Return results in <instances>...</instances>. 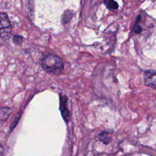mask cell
<instances>
[{
	"label": "cell",
	"instance_id": "obj_8",
	"mask_svg": "<svg viewBox=\"0 0 156 156\" xmlns=\"http://www.w3.org/2000/svg\"><path fill=\"white\" fill-rule=\"evenodd\" d=\"M104 3L109 9H117L119 6L117 2L114 0H104Z\"/></svg>",
	"mask_w": 156,
	"mask_h": 156
},
{
	"label": "cell",
	"instance_id": "obj_9",
	"mask_svg": "<svg viewBox=\"0 0 156 156\" xmlns=\"http://www.w3.org/2000/svg\"><path fill=\"white\" fill-rule=\"evenodd\" d=\"M20 116H21V114H20V113H18V114L15 116L14 119H13V121H12V124H11V126H10V132L15 127L16 125L17 124V123H18V121H19V119H20Z\"/></svg>",
	"mask_w": 156,
	"mask_h": 156
},
{
	"label": "cell",
	"instance_id": "obj_7",
	"mask_svg": "<svg viewBox=\"0 0 156 156\" xmlns=\"http://www.w3.org/2000/svg\"><path fill=\"white\" fill-rule=\"evenodd\" d=\"M12 110L9 108L6 107H1V121H5L9 115L11 113Z\"/></svg>",
	"mask_w": 156,
	"mask_h": 156
},
{
	"label": "cell",
	"instance_id": "obj_3",
	"mask_svg": "<svg viewBox=\"0 0 156 156\" xmlns=\"http://www.w3.org/2000/svg\"><path fill=\"white\" fill-rule=\"evenodd\" d=\"M68 98L65 95H60V110L63 119L66 122L70 119V113L66 108Z\"/></svg>",
	"mask_w": 156,
	"mask_h": 156
},
{
	"label": "cell",
	"instance_id": "obj_6",
	"mask_svg": "<svg viewBox=\"0 0 156 156\" xmlns=\"http://www.w3.org/2000/svg\"><path fill=\"white\" fill-rule=\"evenodd\" d=\"M73 12L70 10H65L62 16V24H66L69 21V20L71 19V18L73 16Z\"/></svg>",
	"mask_w": 156,
	"mask_h": 156
},
{
	"label": "cell",
	"instance_id": "obj_4",
	"mask_svg": "<svg viewBox=\"0 0 156 156\" xmlns=\"http://www.w3.org/2000/svg\"><path fill=\"white\" fill-rule=\"evenodd\" d=\"M144 80L145 85L156 88V71L146 70L144 73Z\"/></svg>",
	"mask_w": 156,
	"mask_h": 156
},
{
	"label": "cell",
	"instance_id": "obj_1",
	"mask_svg": "<svg viewBox=\"0 0 156 156\" xmlns=\"http://www.w3.org/2000/svg\"><path fill=\"white\" fill-rule=\"evenodd\" d=\"M43 69L50 74H58L63 69V60L60 57L54 54L46 56L41 62Z\"/></svg>",
	"mask_w": 156,
	"mask_h": 156
},
{
	"label": "cell",
	"instance_id": "obj_10",
	"mask_svg": "<svg viewBox=\"0 0 156 156\" xmlns=\"http://www.w3.org/2000/svg\"><path fill=\"white\" fill-rule=\"evenodd\" d=\"M24 38L20 35H14L13 37V41L15 44L20 45L23 43Z\"/></svg>",
	"mask_w": 156,
	"mask_h": 156
},
{
	"label": "cell",
	"instance_id": "obj_13",
	"mask_svg": "<svg viewBox=\"0 0 156 156\" xmlns=\"http://www.w3.org/2000/svg\"><path fill=\"white\" fill-rule=\"evenodd\" d=\"M141 16L140 15H138L136 18V20H135V23H138L139 24V23L141 21Z\"/></svg>",
	"mask_w": 156,
	"mask_h": 156
},
{
	"label": "cell",
	"instance_id": "obj_2",
	"mask_svg": "<svg viewBox=\"0 0 156 156\" xmlns=\"http://www.w3.org/2000/svg\"><path fill=\"white\" fill-rule=\"evenodd\" d=\"M0 29L1 38L4 39L8 38L12 27L7 14L3 12L0 15Z\"/></svg>",
	"mask_w": 156,
	"mask_h": 156
},
{
	"label": "cell",
	"instance_id": "obj_5",
	"mask_svg": "<svg viewBox=\"0 0 156 156\" xmlns=\"http://www.w3.org/2000/svg\"><path fill=\"white\" fill-rule=\"evenodd\" d=\"M99 140L104 144H108L112 140V133L107 131H103L98 135Z\"/></svg>",
	"mask_w": 156,
	"mask_h": 156
},
{
	"label": "cell",
	"instance_id": "obj_12",
	"mask_svg": "<svg viewBox=\"0 0 156 156\" xmlns=\"http://www.w3.org/2000/svg\"><path fill=\"white\" fill-rule=\"evenodd\" d=\"M34 0H29V8L30 9V13H32V11L34 10Z\"/></svg>",
	"mask_w": 156,
	"mask_h": 156
},
{
	"label": "cell",
	"instance_id": "obj_11",
	"mask_svg": "<svg viewBox=\"0 0 156 156\" xmlns=\"http://www.w3.org/2000/svg\"><path fill=\"white\" fill-rule=\"evenodd\" d=\"M133 32L136 34H139L140 33H141L142 30H143V29L141 27V26L138 24V23H135V24L133 25Z\"/></svg>",
	"mask_w": 156,
	"mask_h": 156
}]
</instances>
